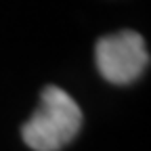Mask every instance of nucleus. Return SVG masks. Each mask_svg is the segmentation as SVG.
I'll list each match as a JSON object with an SVG mask.
<instances>
[{
    "mask_svg": "<svg viewBox=\"0 0 151 151\" xmlns=\"http://www.w3.org/2000/svg\"><path fill=\"white\" fill-rule=\"evenodd\" d=\"M82 126V111L69 94L57 86H46L40 105L21 126V137L34 151H57L67 145Z\"/></svg>",
    "mask_w": 151,
    "mask_h": 151,
    "instance_id": "nucleus-1",
    "label": "nucleus"
},
{
    "mask_svg": "<svg viewBox=\"0 0 151 151\" xmlns=\"http://www.w3.org/2000/svg\"><path fill=\"white\" fill-rule=\"evenodd\" d=\"M149 65V52L143 36L124 29L105 36L97 42V67L111 84H128L137 80Z\"/></svg>",
    "mask_w": 151,
    "mask_h": 151,
    "instance_id": "nucleus-2",
    "label": "nucleus"
}]
</instances>
